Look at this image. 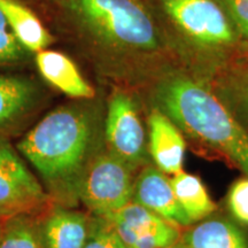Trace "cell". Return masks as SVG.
Instances as JSON below:
<instances>
[{"mask_svg": "<svg viewBox=\"0 0 248 248\" xmlns=\"http://www.w3.org/2000/svg\"><path fill=\"white\" fill-rule=\"evenodd\" d=\"M182 238L181 228L168 223L157 230L140 235L130 248H169Z\"/></svg>", "mask_w": 248, "mask_h": 248, "instance_id": "cell-21", "label": "cell"}, {"mask_svg": "<svg viewBox=\"0 0 248 248\" xmlns=\"http://www.w3.org/2000/svg\"><path fill=\"white\" fill-rule=\"evenodd\" d=\"M132 201L181 229L192 224L176 199L170 177L155 166H145L135 178Z\"/></svg>", "mask_w": 248, "mask_h": 248, "instance_id": "cell-8", "label": "cell"}, {"mask_svg": "<svg viewBox=\"0 0 248 248\" xmlns=\"http://www.w3.org/2000/svg\"><path fill=\"white\" fill-rule=\"evenodd\" d=\"M148 153L154 166L166 175L183 171L186 142L183 132L159 108L148 115Z\"/></svg>", "mask_w": 248, "mask_h": 248, "instance_id": "cell-9", "label": "cell"}, {"mask_svg": "<svg viewBox=\"0 0 248 248\" xmlns=\"http://www.w3.org/2000/svg\"><path fill=\"white\" fill-rule=\"evenodd\" d=\"M231 93V99L237 109L233 114L238 120L240 119V123L246 128L248 126V70L245 71L240 78L233 82Z\"/></svg>", "mask_w": 248, "mask_h": 248, "instance_id": "cell-22", "label": "cell"}, {"mask_svg": "<svg viewBox=\"0 0 248 248\" xmlns=\"http://www.w3.org/2000/svg\"><path fill=\"white\" fill-rule=\"evenodd\" d=\"M101 218L110 223L126 248L131 247L140 235L169 223L135 201H130L123 208Z\"/></svg>", "mask_w": 248, "mask_h": 248, "instance_id": "cell-16", "label": "cell"}, {"mask_svg": "<svg viewBox=\"0 0 248 248\" xmlns=\"http://www.w3.org/2000/svg\"><path fill=\"white\" fill-rule=\"evenodd\" d=\"M170 182L179 206L192 223L203 221L215 213L216 203L197 175L183 170L171 176Z\"/></svg>", "mask_w": 248, "mask_h": 248, "instance_id": "cell-15", "label": "cell"}, {"mask_svg": "<svg viewBox=\"0 0 248 248\" xmlns=\"http://www.w3.org/2000/svg\"><path fill=\"white\" fill-rule=\"evenodd\" d=\"M155 107L191 139L223 155L248 176V131L233 111L202 82L169 74L153 92Z\"/></svg>", "mask_w": 248, "mask_h": 248, "instance_id": "cell-2", "label": "cell"}, {"mask_svg": "<svg viewBox=\"0 0 248 248\" xmlns=\"http://www.w3.org/2000/svg\"><path fill=\"white\" fill-rule=\"evenodd\" d=\"M26 54L28 51L18 43L5 15L0 11V66L22 61Z\"/></svg>", "mask_w": 248, "mask_h": 248, "instance_id": "cell-18", "label": "cell"}, {"mask_svg": "<svg viewBox=\"0 0 248 248\" xmlns=\"http://www.w3.org/2000/svg\"><path fill=\"white\" fill-rule=\"evenodd\" d=\"M169 23L199 51L229 53L239 45L240 33L218 0H159Z\"/></svg>", "mask_w": 248, "mask_h": 248, "instance_id": "cell-4", "label": "cell"}, {"mask_svg": "<svg viewBox=\"0 0 248 248\" xmlns=\"http://www.w3.org/2000/svg\"><path fill=\"white\" fill-rule=\"evenodd\" d=\"M92 218L84 213L54 207L39 222L44 248H84Z\"/></svg>", "mask_w": 248, "mask_h": 248, "instance_id": "cell-10", "label": "cell"}, {"mask_svg": "<svg viewBox=\"0 0 248 248\" xmlns=\"http://www.w3.org/2000/svg\"><path fill=\"white\" fill-rule=\"evenodd\" d=\"M184 248H248V237L223 217H208L182 233Z\"/></svg>", "mask_w": 248, "mask_h": 248, "instance_id": "cell-13", "label": "cell"}, {"mask_svg": "<svg viewBox=\"0 0 248 248\" xmlns=\"http://www.w3.org/2000/svg\"><path fill=\"white\" fill-rule=\"evenodd\" d=\"M38 99L39 90L32 80L0 74V132L12 129L29 115Z\"/></svg>", "mask_w": 248, "mask_h": 248, "instance_id": "cell-12", "label": "cell"}, {"mask_svg": "<svg viewBox=\"0 0 248 248\" xmlns=\"http://www.w3.org/2000/svg\"><path fill=\"white\" fill-rule=\"evenodd\" d=\"M224 6L241 38L248 42V0H218Z\"/></svg>", "mask_w": 248, "mask_h": 248, "instance_id": "cell-23", "label": "cell"}, {"mask_svg": "<svg viewBox=\"0 0 248 248\" xmlns=\"http://www.w3.org/2000/svg\"><path fill=\"white\" fill-rule=\"evenodd\" d=\"M133 169L109 152L90 161L78 186V200L95 217H106L132 201Z\"/></svg>", "mask_w": 248, "mask_h": 248, "instance_id": "cell-5", "label": "cell"}, {"mask_svg": "<svg viewBox=\"0 0 248 248\" xmlns=\"http://www.w3.org/2000/svg\"><path fill=\"white\" fill-rule=\"evenodd\" d=\"M84 248H126V246L109 222L101 217H95L92 219Z\"/></svg>", "mask_w": 248, "mask_h": 248, "instance_id": "cell-19", "label": "cell"}, {"mask_svg": "<svg viewBox=\"0 0 248 248\" xmlns=\"http://www.w3.org/2000/svg\"><path fill=\"white\" fill-rule=\"evenodd\" d=\"M226 204L235 221L248 226V176L237 179L231 185Z\"/></svg>", "mask_w": 248, "mask_h": 248, "instance_id": "cell-20", "label": "cell"}, {"mask_svg": "<svg viewBox=\"0 0 248 248\" xmlns=\"http://www.w3.org/2000/svg\"><path fill=\"white\" fill-rule=\"evenodd\" d=\"M169 248H184V247H183V245H182V241L179 240L177 244H175V245H173V246L169 247Z\"/></svg>", "mask_w": 248, "mask_h": 248, "instance_id": "cell-24", "label": "cell"}, {"mask_svg": "<svg viewBox=\"0 0 248 248\" xmlns=\"http://www.w3.org/2000/svg\"><path fill=\"white\" fill-rule=\"evenodd\" d=\"M105 138L108 152L133 169L146 161V132L137 104L128 92L117 90L109 98Z\"/></svg>", "mask_w": 248, "mask_h": 248, "instance_id": "cell-6", "label": "cell"}, {"mask_svg": "<svg viewBox=\"0 0 248 248\" xmlns=\"http://www.w3.org/2000/svg\"><path fill=\"white\" fill-rule=\"evenodd\" d=\"M0 248H44L40 238L39 222L29 215H17L4 222Z\"/></svg>", "mask_w": 248, "mask_h": 248, "instance_id": "cell-17", "label": "cell"}, {"mask_svg": "<svg viewBox=\"0 0 248 248\" xmlns=\"http://www.w3.org/2000/svg\"><path fill=\"white\" fill-rule=\"evenodd\" d=\"M36 66L40 76L58 91L73 99H92L94 89L84 78L78 67L62 52L43 49L36 53Z\"/></svg>", "mask_w": 248, "mask_h": 248, "instance_id": "cell-11", "label": "cell"}, {"mask_svg": "<svg viewBox=\"0 0 248 248\" xmlns=\"http://www.w3.org/2000/svg\"><path fill=\"white\" fill-rule=\"evenodd\" d=\"M94 119L88 108H55L18 141L17 150L37 170L52 200H78V186L88 167L94 139Z\"/></svg>", "mask_w": 248, "mask_h": 248, "instance_id": "cell-1", "label": "cell"}, {"mask_svg": "<svg viewBox=\"0 0 248 248\" xmlns=\"http://www.w3.org/2000/svg\"><path fill=\"white\" fill-rule=\"evenodd\" d=\"M6 219V218H5ZM5 219H0V237H1V233H2V229H4V222Z\"/></svg>", "mask_w": 248, "mask_h": 248, "instance_id": "cell-25", "label": "cell"}, {"mask_svg": "<svg viewBox=\"0 0 248 248\" xmlns=\"http://www.w3.org/2000/svg\"><path fill=\"white\" fill-rule=\"evenodd\" d=\"M70 23L101 52L146 60L163 47L162 35L142 0H60Z\"/></svg>", "mask_w": 248, "mask_h": 248, "instance_id": "cell-3", "label": "cell"}, {"mask_svg": "<svg viewBox=\"0 0 248 248\" xmlns=\"http://www.w3.org/2000/svg\"><path fill=\"white\" fill-rule=\"evenodd\" d=\"M5 218H6V216L1 212H0V219H5Z\"/></svg>", "mask_w": 248, "mask_h": 248, "instance_id": "cell-26", "label": "cell"}, {"mask_svg": "<svg viewBox=\"0 0 248 248\" xmlns=\"http://www.w3.org/2000/svg\"><path fill=\"white\" fill-rule=\"evenodd\" d=\"M49 202L53 200L23 160L0 140V212L6 218L29 215Z\"/></svg>", "mask_w": 248, "mask_h": 248, "instance_id": "cell-7", "label": "cell"}, {"mask_svg": "<svg viewBox=\"0 0 248 248\" xmlns=\"http://www.w3.org/2000/svg\"><path fill=\"white\" fill-rule=\"evenodd\" d=\"M0 11L12 31L28 52L38 53L53 42L49 31L39 17L18 0H0Z\"/></svg>", "mask_w": 248, "mask_h": 248, "instance_id": "cell-14", "label": "cell"}]
</instances>
